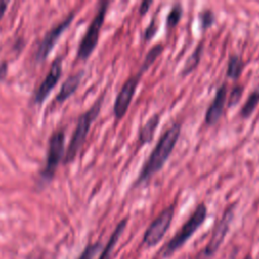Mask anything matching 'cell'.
I'll list each match as a JSON object with an SVG mask.
<instances>
[{
  "mask_svg": "<svg viewBox=\"0 0 259 259\" xmlns=\"http://www.w3.org/2000/svg\"><path fill=\"white\" fill-rule=\"evenodd\" d=\"M181 134V122H174L166 132L160 137L155 148L151 152L148 159L145 161L143 167L140 170V173L134 183V186L137 187L140 184L149 180L154 174L159 172L166 161L170 157L172 151L175 148V145L178 142V139Z\"/></svg>",
  "mask_w": 259,
  "mask_h": 259,
  "instance_id": "cell-1",
  "label": "cell"
},
{
  "mask_svg": "<svg viewBox=\"0 0 259 259\" xmlns=\"http://www.w3.org/2000/svg\"><path fill=\"white\" fill-rule=\"evenodd\" d=\"M207 215V207L203 202L196 205L193 212L188 220L183 224L179 231L169 240V242L163 247V257H169L178 249H180L187 240L200 228Z\"/></svg>",
  "mask_w": 259,
  "mask_h": 259,
  "instance_id": "cell-2",
  "label": "cell"
},
{
  "mask_svg": "<svg viewBox=\"0 0 259 259\" xmlns=\"http://www.w3.org/2000/svg\"><path fill=\"white\" fill-rule=\"evenodd\" d=\"M101 103H102V97H100L91 106V108L89 110H87L85 113H83L79 117L77 126L75 128V132L72 136V139L70 141L69 147H68L67 152H66V156H65V162L66 163L71 162L76 157L78 151L82 147L93 120L99 114V111H100V108H101Z\"/></svg>",
  "mask_w": 259,
  "mask_h": 259,
  "instance_id": "cell-3",
  "label": "cell"
},
{
  "mask_svg": "<svg viewBox=\"0 0 259 259\" xmlns=\"http://www.w3.org/2000/svg\"><path fill=\"white\" fill-rule=\"evenodd\" d=\"M235 207H236V203H233L232 205L226 208L222 218L215 224L208 243L205 245V247L202 250H200L197 253L194 259H211L214 256L215 252L221 247L225 237L229 232L230 225L234 219Z\"/></svg>",
  "mask_w": 259,
  "mask_h": 259,
  "instance_id": "cell-4",
  "label": "cell"
},
{
  "mask_svg": "<svg viewBox=\"0 0 259 259\" xmlns=\"http://www.w3.org/2000/svg\"><path fill=\"white\" fill-rule=\"evenodd\" d=\"M108 4H109L108 1H101L99 3L97 13L92 19L85 35L82 38V41L80 42V46L78 49V57L80 59H83V60L87 59L91 55V53L94 51L98 42L100 29L105 19V14L107 11Z\"/></svg>",
  "mask_w": 259,
  "mask_h": 259,
  "instance_id": "cell-5",
  "label": "cell"
},
{
  "mask_svg": "<svg viewBox=\"0 0 259 259\" xmlns=\"http://www.w3.org/2000/svg\"><path fill=\"white\" fill-rule=\"evenodd\" d=\"M175 203L165 207L150 224L143 237V244L147 247H155L168 231L175 211Z\"/></svg>",
  "mask_w": 259,
  "mask_h": 259,
  "instance_id": "cell-6",
  "label": "cell"
},
{
  "mask_svg": "<svg viewBox=\"0 0 259 259\" xmlns=\"http://www.w3.org/2000/svg\"><path fill=\"white\" fill-rule=\"evenodd\" d=\"M145 72L146 71L140 67L139 71L126 79L122 84L113 104V113L116 119H120L125 115L136 93L137 87L141 81V77Z\"/></svg>",
  "mask_w": 259,
  "mask_h": 259,
  "instance_id": "cell-7",
  "label": "cell"
},
{
  "mask_svg": "<svg viewBox=\"0 0 259 259\" xmlns=\"http://www.w3.org/2000/svg\"><path fill=\"white\" fill-rule=\"evenodd\" d=\"M64 133L62 131L56 132L50 139L49 151L46 167L44 169V175L50 178L54 175L56 168L63 156L64 152Z\"/></svg>",
  "mask_w": 259,
  "mask_h": 259,
  "instance_id": "cell-8",
  "label": "cell"
},
{
  "mask_svg": "<svg viewBox=\"0 0 259 259\" xmlns=\"http://www.w3.org/2000/svg\"><path fill=\"white\" fill-rule=\"evenodd\" d=\"M226 101H227V83L224 82L218 87L214 97L205 112L204 122L207 125H213L220 120V118L223 115Z\"/></svg>",
  "mask_w": 259,
  "mask_h": 259,
  "instance_id": "cell-9",
  "label": "cell"
},
{
  "mask_svg": "<svg viewBox=\"0 0 259 259\" xmlns=\"http://www.w3.org/2000/svg\"><path fill=\"white\" fill-rule=\"evenodd\" d=\"M73 18H74V13H71L65 20L60 22L57 26H55L53 29H51L46 34V36L44 37L42 41L40 42V45L38 47L37 53H36L37 60H44L47 57V55L50 53V51L54 47L56 40L60 37L63 30L70 24V22L72 21Z\"/></svg>",
  "mask_w": 259,
  "mask_h": 259,
  "instance_id": "cell-10",
  "label": "cell"
},
{
  "mask_svg": "<svg viewBox=\"0 0 259 259\" xmlns=\"http://www.w3.org/2000/svg\"><path fill=\"white\" fill-rule=\"evenodd\" d=\"M61 72H62V59L58 58L53 62L51 69L48 72V75L46 76V78L44 79L42 83L40 84V86L38 87L35 93L36 102H42L46 99L48 94L52 91V89L60 79Z\"/></svg>",
  "mask_w": 259,
  "mask_h": 259,
  "instance_id": "cell-11",
  "label": "cell"
},
{
  "mask_svg": "<svg viewBox=\"0 0 259 259\" xmlns=\"http://www.w3.org/2000/svg\"><path fill=\"white\" fill-rule=\"evenodd\" d=\"M126 224H127V219H123L117 224V226L115 227L114 231L112 232L107 244L102 249V252L100 253L98 259H109L110 258L112 250H113L114 246L116 245V243L118 242L120 236L122 235V233L126 227Z\"/></svg>",
  "mask_w": 259,
  "mask_h": 259,
  "instance_id": "cell-12",
  "label": "cell"
},
{
  "mask_svg": "<svg viewBox=\"0 0 259 259\" xmlns=\"http://www.w3.org/2000/svg\"><path fill=\"white\" fill-rule=\"evenodd\" d=\"M160 114L154 113L147 121L146 123L140 128L139 131V141L142 145L148 144L153 140L155 131L157 126L160 123Z\"/></svg>",
  "mask_w": 259,
  "mask_h": 259,
  "instance_id": "cell-13",
  "label": "cell"
},
{
  "mask_svg": "<svg viewBox=\"0 0 259 259\" xmlns=\"http://www.w3.org/2000/svg\"><path fill=\"white\" fill-rule=\"evenodd\" d=\"M82 72H79L77 74H74L72 76H70L65 83L62 85L59 94L57 95V100L58 101H64L65 99H67L73 92H75V90L77 89V87L80 84L81 78H82Z\"/></svg>",
  "mask_w": 259,
  "mask_h": 259,
  "instance_id": "cell-14",
  "label": "cell"
},
{
  "mask_svg": "<svg viewBox=\"0 0 259 259\" xmlns=\"http://www.w3.org/2000/svg\"><path fill=\"white\" fill-rule=\"evenodd\" d=\"M203 40L199 41L197 44V46L195 47L194 51L191 53V55L186 59L185 63H184V66L181 70V75L182 76H186L188 74H190L199 64L200 62V59H201V55H202V52H203Z\"/></svg>",
  "mask_w": 259,
  "mask_h": 259,
  "instance_id": "cell-15",
  "label": "cell"
},
{
  "mask_svg": "<svg viewBox=\"0 0 259 259\" xmlns=\"http://www.w3.org/2000/svg\"><path fill=\"white\" fill-rule=\"evenodd\" d=\"M245 67V63L241 56L237 54H232L229 57L228 66H227V77L237 80L241 76L243 69Z\"/></svg>",
  "mask_w": 259,
  "mask_h": 259,
  "instance_id": "cell-16",
  "label": "cell"
},
{
  "mask_svg": "<svg viewBox=\"0 0 259 259\" xmlns=\"http://www.w3.org/2000/svg\"><path fill=\"white\" fill-rule=\"evenodd\" d=\"M259 103V90L258 89H255L254 91H252L247 100L245 101V103L243 104V106L241 107V110H240V116L242 118H248L252 115L253 111L255 110V108L257 107Z\"/></svg>",
  "mask_w": 259,
  "mask_h": 259,
  "instance_id": "cell-17",
  "label": "cell"
},
{
  "mask_svg": "<svg viewBox=\"0 0 259 259\" xmlns=\"http://www.w3.org/2000/svg\"><path fill=\"white\" fill-rule=\"evenodd\" d=\"M164 51V46L162 44H157L155 46H153L148 53L146 54L143 64L141 66V68L145 71H147L149 69V67L152 66V64L156 61V59L162 54V52Z\"/></svg>",
  "mask_w": 259,
  "mask_h": 259,
  "instance_id": "cell-18",
  "label": "cell"
},
{
  "mask_svg": "<svg viewBox=\"0 0 259 259\" xmlns=\"http://www.w3.org/2000/svg\"><path fill=\"white\" fill-rule=\"evenodd\" d=\"M183 14V8L180 5V3H176L172 6L171 10L169 11L167 18H166V24L168 28H172L178 24Z\"/></svg>",
  "mask_w": 259,
  "mask_h": 259,
  "instance_id": "cell-19",
  "label": "cell"
},
{
  "mask_svg": "<svg viewBox=\"0 0 259 259\" xmlns=\"http://www.w3.org/2000/svg\"><path fill=\"white\" fill-rule=\"evenodd\" d=\"M243 92H244V86L243 85L237 84V85L233 86V88L231 89L228 101H227V105L229 107L236 106L239 103V101H240V99L243 95Z\"/></svg>",
  "mask_w": 259,
  "mask_h": 259,
  "instance_id": "cell-20",
  "label": "cell"
},
{
  "mask_svg": "<svg viewBox=\"0 0 259 259\" xmlns=\"http://www.w3.org/2000/svg\"><path fill=\"white\" fill-rule=\"evenodd\" d=\"M198 19L200 22V27L202 30L209 28L214 22V14L209 9H204L198 14Z\"/></svg>",
  "mask_w": 259,
  "mask_h": 259,
  "instance_id": "cell-21",
  "label": "cell"
},
{
  "mask_svg": "<svg viewBox=\"0 0 259 259\" xmlns=\"http://www.w3.org/2000/svg\"><path fill=\"white\" fill-rule=\"evenodd\" d=\"M101 244L99 242L89 244L86 246V248L83 250V252L80 254L78 259H93L95 255L100 251Z\"/></svg>",
  "mask_w": 259,
  "mask_h": 259,
  "instance_id": "cell-22",
  "label": "cell"
},
{
  "mask_svg": "<svg viewBox=\"0 0 259 259\" xmlns=\"http://www.w3.org/2000/svg\"><path fill=\"white\" fill-rule=\"evenodd\" d=\"M157 29H158V23L156 22L155 17L151 20V22L149 23V25L146 27L145 31H144V39L145 40H150L152 39L156 33H157Z\"/></svg>",
  "mask_w": 259,
  "mask_h": 259,
  "instance_id": "cell-23",
  "label": "cell"
},
{
  "mask_svg": "<svg viewBox=\"0 0 259 259\" xmlns=\"http://www.w3.org/2000/svg\"><path fill=\"white\" fill-rule=\"evenodd\" d=\"M152 4H153L152 0H144V1H142L141 4H140V7H139V14L141 16L145 15L149 11V9L152 6Z\"/></svg>",
  "mask_w": 259,
  "mask_h": 259,
  "instance_id": "cell-24",
  "label": "cell"
},
{
  "mask_svg": "<svg viewBox=\"0 0 259 259\" xmlns=\"http://www.w3.org/2000/svg\"><path fill=\"white\" fill-rule=\"evenodd\" d=\"M8 5V2L7 1H4V0H0V19L2 18L3 14L5 13V10H6V7Z\"/></svg>",
  "mask_w": 259,
  "mask_h": 259,
  "instance_id": "cell-25",
  "label": "cell"
},
{
  "mask_svg": "<svg viewBox=\"0 0 259 259\" xmlns=\"http://www.w3.org/2000/svg\"><path fill=\"white\" fill-rule=\"evenodd\" d=\"M244 259H253V258H252L251 255H246V256L244 257Z\"/></svg>",
  "mask_w": 259,
  "mask_h": 259,
  "instance_id": "cell-26",
  "label": "cell"
}]
</instances>
